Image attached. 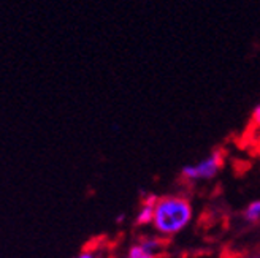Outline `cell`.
Returning <instances> with one entry per match:
<instances>
[{
	"mask_svg": "<svg viewBox=\"0 0 260 258\" xmlns=\"http://www.w3.org/2000/svg\"><path fill=\"white\" fill-rule=\"evenodd\" d=\"M192 220L190 203L176 195L159 198L154 211V228L162 236H175L183 231Z\"/></svg>",
	"mask_w": 260,
	"mask_h": 258,
	"instance_id": "6da1fadb",
	"label": "cell"
},
{
	"mask_svg": "<svg viewBox=\"0 0 260 258\" xmlns=\"http://www.w3.org/2000/svg\"><path fill=\"white\" fill-rule=\"evenodd\" d=\"M222 166V152L216 151L211 156L200 160L195 165H187L183 168V176L187 180H202V179H211L217 174V171Z\"/></svg>",
	"mask_w": 260,
	"mask_h": 258,
	"instance_id": "7a4b0ae2",
	"label": "cell"
},
{
	"mask_svg": "<svg viewBox=\"0 0 260 258\" xmlns=\"http://www.w3.org/2000/svg\"><path fill=\"white\" fill-rule=\"evenodd\" d=\"M159 198L149 193V195L145 197L143 200V206L138 211L137 217H135V224L137 225H148L154 222V211H155V204H157Z\"/></svg>",
	"mask_w": 260,
	"mask_h": 258,
	"instance_id": "3957f363",
	"label": "cell"
},
{
	"mask_svg": "<svg viewBox=\"0 0 260 258\" xmlns=\"http://www.w3.org/2000/svg\"><path fill=\"white\" fill-rule=\"evenodd\" d=\"M244 217L248 222H258L260 220V200L249 203V206L246 208Z\"/></svg>",
	"mask_w": 260,
	"mask_h": 258,
	"instance_id": "277c9868",
	"label": "cell"
},
{
	"mask_svg": "<svg viewBox=\"0 0 260 258\" xmlns=\"http://www.w3.org/2000/svg\"><path fill=\"white\" fill-rule=\"evenodd\" d=\"M127 258H157V255L146 250L141 244H137V246H132L128 249Z\"/></svg>",
	"mask_w": 260,
	"mask_h": 258,
	"instance_id": "5b68a950",
	"label": "cell"
},
{
	"mask_svg": "<svg viewBox=\"0 0 260 258\" xmlns=\"http://www.w3.org/2000/svg\"><path fill=\"white\" fill-rule=\"evenodd\" d=\"M140 244H141V246L145 247L146 250H149V252H152V253H155V255H157V250L162 247V241L157 239V238H145Z\"/></svg>",
	"mask_w": 260,
	"mask_h": 258,
	"instance_id": "8992f818",
	"label": "cell"
},
{
	"mask_svg": "<svg viewBox=\"0 0 260 258\" xmlns=\"http://www.w3.org/2000/svg\"><path fill=\"white\" fill-rule=\"evenodd\" d=\"M252 124L260 127V105H257L252 111Z\"/></svg>",
	"mask_w": 260,
	"mask_h": 258,
	"instance_id": "52a82bcc",
	"label": "cell"
},
{
	"mask_svg": "<svg viewBox=\"0 0 260 258\" xmlns=\"http://www.w3.org/2000/svg\"><path fill=\"white\" fill-rule=\"evenodd\" d=\"M78 258H95V256H94L92 253H90V252H84V253H81Z\"/></svg>",
	"mask_w": 260,
	"mask_h": 258,
	"instance_id": "ba28073f",
	"label": "cell"
},
{
	"mask_svg": "<svg viewBox=\"0 0 260 258\" xmlns=\"http://www.w3.org/2000/svg\"><path fill=\"white\" fill-rule=\"evenodd\" d=\"M124 217H125L124 214L122 215H118V222H124Z\"/></svg>",
	"mask_w": 260,
	"mask_h": 258,
	"instance_id": "9c48e42d",
	"label": "cell"
},
{
	"mask_svg": "<svg viewBox=\"0 0 260 258\" xmlns=\"http://www.w3.org/2000/svg\"><path fill=\"white\" fill-rule=\"evenodd\" d=\"M248 258H260V253H255V255H251V256H248Z\"/></svg>",
	"mask_w": 260,
	"mask_h": 258,
	"instance_id": "30bf717a",
	"label": "cell"
}]
</instances>
